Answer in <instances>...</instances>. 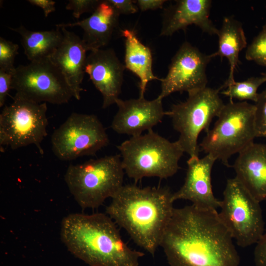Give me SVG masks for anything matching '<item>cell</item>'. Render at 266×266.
<instances>
[{
  "instance_id": "f546056e",
  "label": "cell",
  "mask_w": 266,
  "mask_h": 266,
  "mask_svg": "<svg viewBox=\"0 0 266 266\" xmlns=\"http://www.w3.org/2000/svg\"><path fill=\"white\" fill-rule=\"evenodd\" d=\"M254 252V259L256 266H266V233L256 243Z\"/></svg>"
},
{
  "instance_id": "ac0fdd59",
  "label": "cell",
  "mask_w": 266,
  "mask_h": 266,
  "mask_svg": "<svg viewBox=\"0 0 266 266\" xmlns=\"http://www.w3.org/2000/svg\"><path fill=\"white\" fill-rule=\"evenodd\" d=\"M119 15L107 0H100L88 17L74 23L59 24L56 27L81 28L83 31L82 42L87 51L91 52L108 44L118 26Z\"/></svg>"
},
{
  "instance_id": "52a82bcc",
  "label": "cell",
  "mask_w": 266,
  "mask_h": 266,
  "mask_svg": "<svg viewBox=\"0 0 266 266\" xmlns=\"http://www.w3.org/2000/svg\"><path fill=\"white\" fill-rule=\"evenodd\" d=\"M221 89L206 86L189 93L185 101L173 104L166 112L173 128L179 133L177 143L190 157H199V134L210 129L211 121L218 117L225 104L219 96Z\"/></svg>"
},
{
  "instance_id": "5b68a950",
  "label": "cell",
  "mask_w": 266,
  "mask_h": 266,
  "mask_svg": "<svg viewBox=\"0 0 266 266\" xmlns=\"http://www.w3.org/2000/svg\"><path fill=\"white\" fill-rule=\"evenodd\" d=\"M125 173L120 155H114L70 165L64 178L80 207L95 209L124 185Z\"/></svg>"
},
{
  "instance_id": "d4e9b609",
  "label": "cell",
  "mask_w": 266,
  "mask_h": 266,
  "mask_svg": "<svg viewBox=\"0 0 266 266\" xmlns=\"http://www.w3.org/2000/svg\"><path fill=\"white\" fill-rule=\"evenodd\" d=\"M19 45L2 37H0V69L14 73V61L18 54Z\"/></svg>"
},
{
  "instance_id": "3957f363",
  "label": "cell",
  "mask_w": 266,
  "mask_h": 266,
  "mask_svg": "<svg viewBox=\"0 0 266 266\" xmlns=\"http://www.w3.org/2000/svg\"><path fill=\"white\" fill-rule=\"evenodd\" d=\"M60 236L67 250L90 266H139L144 255L128 246L106 213L69 214L61 221Z\"/></svg>"
},
{
  "instance_id": "484cf974",
  "label": "cell",
  "mask_w": 266,
  "mask_h": 266,
  "mask_svg": "<svg viewBox=\"0 0 266 266\" xmlns=\"http://www.w3.org/2000/svg\"><path fill=\"white\" fill-rule=\"evenodd\" d=\"M254 105L256 137H266V89L259 94Z\"/></svg>"
},
{
  "instance_id": "f1b7e54d",
  "label": "cell",
  "mask_w": 266,
  "mask_h": 266,
  "mask_svg": "<svg viewBox=\"0 0 266 266\" xmlns=\"http://www.w3.org/2000/svg\"><path fill=\"white\" fill-rule=\"evenodd\" d=\"M108 2L120 14H131L138 9L135 2L132 0H107Z\"/></svg>"
},
{
  "instance_id": "9c48e42d",
  "label": "cell",
  "mask_w": 266,
  "mask_h": 266,
  "mask_svg": "<svg viewBox=\"0 0 266 266\" xmlns=\"http://www.w3.org/2000/svg\"><path fill=\"white\" fill-rule=\"evenodd\" d=\"M46 103L35 102L16 95L0 114V146L12 149L33 144L43 153L41 143L47 136Z\"/></svg>"
},
{
  "instance_id": "d6a6232c",
  "label": "cell",
  "mask_w": 266,
  "mask_h": 266,
  "mask_svg": "<svg viewBox=\"0 0 266 266\" xmlns=\"http://www.w3.org/2000/svg\"><path fill=\"white\" fill-rule=\"evenodd\" d=\"M261 75H262L263 76L265 77V78H266V71L264 72V73H262L261 74Z\"/></svg>"
},
{
  "instance_id": "30bf717a",
  "label": "cell",
  "mask_w": 266,
  "mask_h": 266,
  "mask_svg": "<svg viewBox=\"0 0 266 266\" xmlns=\"http://www.w3.org/2000/svg\"><path fill=\"white\" fill-rule=\"evenodd\" d=\"M11 89L15 95L37 103L62 104L74 97L65 76L50 58L16 67Z\"/></svg>"
},
{
  "instance_id": "6da1fadb",
  "label": "cell",
  "mask_w": 266,
  "mask_h": 266,
  "mask_svg": "<svg viewBox=\"0 0 266 266\" xmlns=\"http://www.w3.org/2000/svg\"><path fill=\"white\" fill-rule=\"evenodd\" d=\"M233 238L216 210L174 208L161 242L169 266H239Z\"/></svg>"
},
{
  "instance_id": "1f68e13d",
  "label": "cell",
  "mask_w": 266,
  "mask_h": 266,
  "mask_svg": "<svg viewBox=\"0 0 266 266\" xmlns=\"http://www.w3.org/2000/svg\"><path fill=\"white\" fill-rule=\"evenodd\" d=\"M28 1L33 5L42 8L45 17L56 9V1L52 0H29Z\"/></svg>"
},
{
  "instance_id": "ba28073f",
  "label": "cell",
  "mask_w": 266,
  "mask_h": 266,
  "mask_svg": "<svg viewBox=\"0 0 266 266\" xmlns=\"http://www.w3.org/2000/svg\"><path fill=\"white\" fill-rule=\"evenodd\" d=\"M220 208L219 216L238 246L257 243L264 233L260 202L235 177L227 180Z\"/></svg>"
},
{
  "instance_id": "4316f807",
  "label": "cell",
  "mask_w": 266,
  "mask_h": 266,
  "mask_svg": "<svg viewBox=\"0 0 266 266\" xmlns=\"http://www.w3.org/2000/svg\"><path fill=\"white\" fill-rule=\"evenodd\" d=\"M100 1L99 0H69L66 9L72 11L73 16L78 19L84 13H92Z\"/></svg>"
},
{
  "instance_id": "8fae6325",
  "label": "cell",
  "mask_w": 266,
  "mask_h": 266,
  "mask_svg": "<svg viewBox=\"0 0 266 266\" xmlns=\"http://www.w3.org/2000/svg\"><path fill=\"white\" fill-rule=\"evenodd\" d=\"M108 143L105 129L93 114L71 113L51 137L53 152L63 161L95 155Z\"/></svg>"
},
{
  "instance_id": "603a6c76",
  "label": "cell",
  "mask_w": 266,
  "mask_h": 266,
  "mask_svg": "<svg viewBox=\"0 0 266 266\" xmlns=\"http://www.w3.org/2000/svg\"><path fill=\"white\" fill-rule=\"evenodd\" d=\"M266 82V78L261 75L251 77L241 82L235 81L221 88H225L220 93L228 97L230 100L237 99L240 101L252 100L256 102L259 94L258 90L260 86Z\"/></svg>"
},
{
  "instance_id": "83f0119b",
  "label": "cell",
  "mask_w": 266,
  "mask_h": 266,
  "mask_svg": "<svg viewBox=\"0 0 266 266\" xmlns=\"http://www.w3.org/2000/svg\"><path fill=\"white\" fill-rule=\"evenodd\" d=\"M14 73L0 69V107L4 104L11 85Z\"/></svg>"
},
{
  "instance_id": "5bb4252c",
  "label": "cell",
  "mask_w": 266,
  "mask_h": 266,
  "mask_svg": "<svg viewBox=\"0 0 266 266\" xmlns=\"http://www.w3.org/2000/svg\"><path fill=\"white\" fill-rule=\"evenodd\" d=\"M125 68L112 49L91 51L87 56L85 71L102 96L103 108L119 99Z\"/></svg>"
},
{
  "instance_id": "4dcf8cb0",
  "label": "cell",
  "mask_w": 266,
  "mask_h": 266,
  "mask_svg": "<svg viewBox=\"0 0 266 266\" xmlns=\"http://www.w3.org/2000/svg\"><path fill=\"white\" fill-rule=\"evenodd\" d=\"M138 9L142 11L149 10H155L161 8L164 3L166 1L165 0H137L135 1Z\"/></svg>"
},
{
  "instance_id": "8992f818",
  "label": "cell",
  "mask_w": 266,
  "mask_h": 266,
  "mask_svg": "<svg viewBox=\"0 0 266 266\" xmlns=\"http://www.w3.org/2000/svg\"><path fill=\"white\" fill-rule=\"evenodd\" d=\"M255 106L233 100L223 106L213 127L199 144L200 150L230 166V158L253 143L256 137Z\"/></svg>"
},
{
  "instance_id": "7a4b0ae2",
  "label": "cell",
  "mask_w": 266,
  "mask_h": 266,
  "mask_svg": "<svg viewBox=\"0 0 266 266\" xmlns=\"http://www.w3.org/2000/svg\"><path fill=\"white\" fill-rule=\"evenodd\" d=\"M173 194L167 187L124 185L111 198L105 213L154 256L173 213Z\"/></svg>"
},
{
  "instance_id": "44dd1931",
  "label": "cell",
  "mask_w": 266,
  "mask_h": 266,
  "mask_svg": "<svg viewBox=\"0 0 266 266\" xmlns=\"http://www.w3.org/2000/svg\"><path fill=\"white\" fill-rule=\"evenodd\" d=\"M217 35L218 50L212 55L227 58L230 65L228 78L222 86L224 87L235 81L234 72L239 63V54L247 46V41L241 23L232 16L224 18Z\"/></svg>"
},
{
  "instance_id": "cb8c5ba5",
  "label": "cell",
  "mask_w": 266,
  "mask_h": 266,
  "mask_svg": "<svg viewBox=\"0 0 266 266\" xmlns=\"http://www.w3.org/2000/svg\"><path fill=\"white\" fill-rule=\"evenodd\" d=\"M245 58L266 67V23L248 45L245 52Z\"/></svg>"
},
{
  "instance_id": "7c38bea8",
  "label": "cell",
  "mask_w": 266,
  "mask_h": 266,
  "mask_svg": "<svg viewBox=\"0 0 266 266\" xmlns=\"http://www.w3.org/2000/svg\"><path fill=\"white\" fill-rule=\"evenodd\" d=\"M213 58L187 41L184 42L173 57L166 76L160 79L163 99L176 92L188 93L206 87V67Z\"/></svg>"
},
{
  "instance_id": "d6986e66",
  "label": "cell",
  "mask_w": 266,
  "mask_h": 266,
  "mask_svg": "<svg viewBox=\"0 0 266 266\" xmlns=\"http://www.w3.org/2000/svg\"><path fill=\"white\" fill-rule=\"evenodd\" d=\"M235 178L260 202L266 200V144L253 143L238 154Z\"/></svg>"
},
{
  "instance_id": "9a60e30c",
  "label": "cell",
  "mask_w": 266,
  "mask_h": 266,
  "mask_svg": "<svg viewBox=\"0 0 266 266\" xmlns=\"http://www.w3.org/2000/svg\"><path fill=\"white\" fill-rule=\"evenodd\" d=\"M216 161L208 154L200 159L190 157L184 182L173 194L174 201L187 200L196 206L205 209L217 210L220 208L221 200L214 195L211 184V171Z\"/></svg>"
},
{
  "instance_id": "7402d4cb",
  "label": "cell",
  "mask_w": 266,
  "mask_h": 266,
  "mask_svg": "<svg viewBox=\"0 0 266 266\" xmlns=\"http://www.w3.org/2000/svg\"><path fill=\"white\" fill-rule=\"evenodd\" d=\"M33 31L21 25L17 28H9L18 33L24 53L30 62L50 59L63 39L61 29Z\"/></svg>"
},
{
  "instance_id": "ffe728a7",
  "label": "cell",
  "mask_w": 266,
  "mask_h": 266,
  "mask_svg": "<svg viewBox=\"0 0 266 266\" xmlns=\"http://www.w3.org/2000/svg\"><path fill=\"white\" fill-rule=\"evenodd\" d=\"M121 33L125 39V68L139 78V97H144L148 83L159 79L153 72L151 50L139 40L133 30L124 29L121 31Z\"/></svg>"
},
{
  "instance_id": "277c9868",
  "label": "cell",
  "mask_w": 266,
  "mask_h": 266,
  "mask_svg": "<svg viewBox=\"0 0 266 266\" xmlns=\"http://www.w3.org/2000/svg\"><path fill=\"white\" fill-rule=\"evenodd\" d=\"M117 148L125 173L135 183L144 177L172 176L184 153L176 141L171 142L152 130L132 136Z\"/></svg>"
},
{
  "instance_id": "4fadbf2b",
  "label": "cell",
  "mask_w": 266,
  "mask_h": 266,
  "mask_svg": "<svg viewBox=\"0 0 266 266\" xmlns=\"http://www.w3.org/2000/svg\"><path fill=\"white\" fill-rule=\"evenodd\" d=\"M159 97L153 100L144 97L122 100L116 102L118 110L114 116L111 127L116 133L132 136L148 131L160 123L166 115Z\"/></svg>"
},
{
  "instance_id": "2e32d148",
  "label": "cell",
  "mask_w": 266,
  "mask_h": 266,
  "mask_svg": "<svg viewBox=\"0 0 266 266\" xmlns=\"http://www.w3.org/2000/svg\"><path fill=\"white\" fill-rule=\"evenodd\" d=\"M211 3L210 0H176L164 10L160 35L171 36L191 25L204 33L217 35L218 29L209 17Z\"/></svg>"
},
{
  "instance_id": "e0dca14e",
  "label": "cell",
  "mask_w": 266,
  "mask_h": 266,
  "mask_svg": "<svg viewBox=\"0 0 266 266\" xmlns=\"http://www.w3.org/2000/svg\"><path fill=\"white\" fill-rule=\"evenodd\" d=\"M59 28L63 39L50 59L65 76L74 98L79 100L80 93L84 90L81 84L85 73L87 51L78 35L65 27Z\"/></svg>"
}]
</instances>
